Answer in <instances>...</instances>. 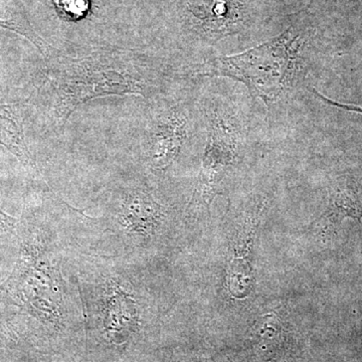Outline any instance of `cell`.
<instances>
[{"label":"cell","mask_w":362,"mask_h":362,"mask_svg":"<svg viewBox=\"0 0 362 362\" xmlns=\"http://www.w3.org/2000/svg\"><path fill=\"white\" fill-rule=\"evenodd\" d=\"M23 131L18 119L8 109L0 107V141L16 151L18 156H28Z\"/></svg>","instance_id":"ba28073f"},{"label":"cell","mask_w":362,"mask_h":362,"mask_svg":"<svg viewBox=\"0 0 362 362\" xmlns=\"http://www.w3.org/2000/svg\"><path fill=\"white\" fill-rule=\"evenodd\" d=\"M160 218L161 206L145 192H136L124 204V221L136 232L150 230L158 225Z\"/></svg>","instance_id":"52a82bcc"},{"label":"cell","mask_w":362,"mask_h":362,"mask_svg":"<svg viewBox=\"0 0 362 362\" xmlns=\"http://www.w3.org/2000/svg\"><path fill=\"white\" fill-rule=\"evenodd\" d=\"M188 136V121L185 113L171 110L162 116L150 137L149 158L152 168L165 170L180 156Z\"/></svg>","instance_id":"5b68a950"},{"label":"cell","mask_w":362,"mask_h":362,"mask_svg":"<svg viewBox=\"0 0 362 362\" xmlns=\"http://www.w3.org/2000/svg\"><path fill=\"white\" fill-rule=\"evenodd\" d=\"M207 139L192 204L211 207L246 144L250 121L232 99L214 98L206 109Z\"/></svg>","instance_id":"3957f363"},{"label":"cell","mask_w":362,"mask_h":362,"mask_svg":"<svg viewBox=\"0 0 362 362\" xmlns=\"http://www.w3.org/2000/svg\"><path fill=\"white\" fill-rule=\"evenodd\" d=\"M56 116L65 124L78 105L106 96L144 95L141 71L111 54H93L80 59H63L54 68Z\"/></svg>","instance_id":"7a4b0ae2"},{"label":"cell","mask_w":362,"mask_h":362,"mask_svg":"<svg viewBox=\"0 0 362 362\" xmlns=\"http://www.w3.org/2000/svg\"><path fill=\"white\" fill-rule=\"evenodd\" d=\"M188 8L214 40L237 35L244 25L243 0H192Z\"/></svg>","instance_id":"8992f818"},{"label":"cell","mask_w":362,"mask_h":362,"mask_svg":"<svg viewBox=\"0 0 362 362\" xmlns=\"http://www.w3.org/2000/svg\"><path fill=\"white\" fill-rule=\"evenodd\" d=\"M335 209L342 216L362 218V192L347 188L338 192L334 201Z\"/></svg>","instance_id":"9c48e42d"},{"label":"cell","mask_w":362,"mask_h":362,"mask_svg":"<svg viewBox=\"0 0 362 362\" xmlns=\"http://www.w3.org/2000/svg\"><path fill=\"white\" fill-rule=\"evenodd\" d=\"M59 16L66 21H78L90 11L89 0H52Z\"/></svg>","instance_id":"30bf717a"},{"label":"cell","mask_w":362,"mask_h":362,"mask_svg":"<svg viewBox=\"0 0 362 362\" xmlns=\"http://www.w3.org/2000/svg\"><path fill=\"white\" fill-rule=\"evenodd\" d=\"M308 33L289 26L277 37L211 63L214 76L246 86L250 96L261 100L268 114L303 84L308 74Z\"/></svg>","instance_id":"6da1fadb"},{"label":"cell","mask_w":362,"mask_h":362,"mask_svg":"<svg viewBox=\"0 0 362 362\" xmlns=\"http://www.w3.org/2000/svg\"><path fill=\"white\" fill-rule=\"evenodd\" d=\"M264 202H259L250 213L244 228L230 247L226 269V287L235 298L246 297L251 292L252 283V246L255 230L258 225Z\"/></svg>","instance_id":"277c9868"}]
</instances>
